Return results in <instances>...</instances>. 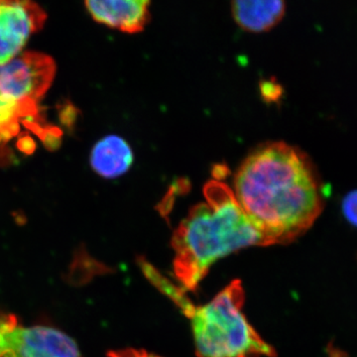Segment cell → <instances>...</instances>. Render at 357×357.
Instances as JSON below:
<instances>
[{"instance_id":"1","label":"cell","mask_w":357,"mask_h":357,"mask_svg":"<svg viewBox=\"0 0 357 357\" xmlns=\"http://www.w3.org/2000/svg\"><path fill=\"white\" fill-rule=\"evenodd\" d=\"M234 196L268 245L295 241L311 229L325 206L316 167L299 148L260 145L234 177Z\"/></svg>"},{"instance_id":"2","label":"cell","mask_w":357,"mask_h":357,"mask_svg":"<svg viewBox=\"0 0 357 357\" xmlns=\"http://www.w3.org/2000/svg\"><path fill=\"white\" fill-rule=\"evenodd\" d=\"M206 201L195 206L173 236L174 271L183 291H194L220 258L255 245H268L232 189L220 181L204 185Z\"/></svg>"},{"instance_id":"3","label":"cell","mask_w":357,"mask_h":357,"mask_svg":"<svg viewBox=\"0 0 357 357\" xmlns=\"http://www.w3.org/2000/svg\"><path fill=\"white\" fill-rule=\"evenodd\" d=\"M244 291L234 281L211 302L195 307L188 301L183 312L191 319L199 357H273L274 349L258 335L243 314Z\"/></svg>"},{"instance_id":"4","label":"cell","mask_w":357,"mask_h":357,"mask_svg":"<svg viewBox=\"0 0 357 357\" xmlns=\"http://www.w3.org/2000/svg\"><path fill=\"white\" fill-rule=\"evenodd\" d=\"M0 357H83L75 340L50 326L26 328L0 311Z\"/></svg>"},{"instance_id":"5","label":"cell","mask_w":357,"mask_h":357,"mask_svg":"<svg viewBox=\"0 0 357 357\" xmlns=\"http://www.w3.org/2000/svg\"><path fill=\"white\" fill-rule=\"evenodd\" d=\"M56 74L54 59L38 52H24L6 65L0 66V102L31 98L38 102Z\"/></svg>"},{"instance_id":"6","label":"cell","mask_w":357,"mask_h":357,"mask_svg":"<svg viewBox=\"0 0 357 357\" xmlns=\"http://www.w3.org/2000/svg\"><path fill=\"white\" fill-rule=\"evenodd\" d=\"M46 20V13L35 2L0 0V66L13 61Z\"/></svg>"},{"instance_id":"7","label":"cell","mask_w":357,"mask_h":357,"mask_svg":"<svg viewBox=\"0 0 357 357\" xmlns=\"http://www.w3.org/2000/svg\"><path fill=\"white\" fill-rule=\"evenodd\" d=\"M84 4L96 22L122 32H141L150 20L146 0H96Z\"/></svg>"},{"instance_id":"8","label":"cell","mask_w":357,"mask_h":357,"mask_svg":"<svg viewBox=\"0 0 357 357\" xmlns=\"http://www.w3.org/2000/svg\"><path fill=\"white\" fill-rule=\"evenodd\" d=\"M286 4L281 0H237L231 3L232 15L239 27L248 32H266L280 22Z\"/></svg>"},{"instance_id":"9","label":"cell","mask_w":357,"mask_h":357,"mask_svg":"<svg viewBox=\"0 0 357 357\" xmlns=\"http://www.w3.org/2000/svg\"><path fill=\"white\" fill-rule=\"evenodd\" d=\"M132 149L123 138L109 135L98 141L91 154V168L103 178H114L128 172L132 166Z\"/></svg>"},{"instance_id":"10","label":"cell","mask_w":357,"mask_h":357,"mask_svg":"<svg viewBox=\"0 0 357 357\" xmlns=\"http://www.w3.org/2000/svg\"><path fill=\"white\" fill-rule=\"evenodd\" d=\"M57 109L61 124L65 126L68 130L72 131L75 128L77 117H79V110L68 100H65L64 102L59 103Z\"/></svg>"},{"instance_id":"11","label":"cell","mask_w":357,"mask_h":357,"mask_svg":"<svg viewBox=\"0 0 357 357\" xmlns=\"http://www.w3.org/2000/svg\"><path fill=\"white\" fill-rule=\"evenodd\" d=\"M342 208L347 222L357 227V190L349 192L344 197Z\"/></svg>"},{"instance_id":"12","label":"cell","mask_w":357,"mask_h":357,"mask_svg":"<svg viewBox=\"0 0 357 357\" xmlns=\"http://www.w3.org/2000/svg\"><path fill=\"white\" fill-rule=\"evenodd\" d=\"M18 102H0V126L20 119L17 116Z\"/></svg>"},{"instance_id":"13","label":"cell","mask_w":357,"mask_h":357,"mask_svg":"<svg viewBox=\"0 0 357 357\" xmlns=\"http://www.w3.org/2000/svg\"><path fill=\"white\" fill-rule=\"evenodd\" d=\"M20 128L17 119L0 126V145H4L11 138L20 133Z\"/></svg>"},{"instance_id":"14","label":"cell","mask_w":357,"mask_h":357,"mask_svg":"<svg viewBox=\"0 0 357 357\" xmlns=\"http://www.w3.org/2000/svg\"><path fill=\"white\" fill-rule=\"evenodd\" d=\"M16 147L20 151L26 155H33L36 151V143L28 133H23L22 136L17 140Z\"/></svg>"},{"instance_id":"15","label":"cell","mask_w":357,"mask_h":357,"mask_svg":"<svg viewBox=\"0 0 357 357\" xmlns=\"http://www.w3.org/2000/svg\"><path fill=\"white\" fill-rule=\"evenodd\" d=\"M109 357H161L155 356L153 354L145 351H140V349H121V351H114L109 352Z\"/></svg>"},{"instance_id":"16","label":"cell","mask_w":357,"mask_h":357,"mask_svg":"<svg viewBox=\"0 0 357 357\" xmlns=\"http://www.w3.org/2000/svg\"><path fill=\"white\" fill-rule=\"evenodd\" d=\"M15 154L13 153L10 148L6 146V145H0V167L6 168L14 165L17 162L16 160Z\"/></svg>"},{"instance_id":"17","label":"cell","mask_w":357,"mask_h":357,"mask_svg":"<svg viewBox=\"0 0 357 357\" xmlns=\"http://www.w3.org/2000/svg\"><path fill=\"white\" fill-rule=\"evenodd\" d=\"M42 142H43L44 147L51 152L57 151L61 145H62V139L61 138L55 137V136L47 132Z\"/></svg>"},{"instance_id":"18","label":"cell","mask_w":357,"mask_h":357,"mask_svg":"<svg viewBox=\"0 0 357 357\" xmlns=\"http://www.w3.org/2000/svg\"><path fill=\"white\" fill-rule=\"evenodd\" d=\"M22 124L26 128L29 129V130H31L33 133L36 134L40 139H44L45 136H46V130H45L44 128H42V126H40L38 122L28 121L22 119Z\"/></svg>"},{"instance_id":"19","label":"cell","mask_w":357,"mask_h":357,"mask_svg":"<svg viewBox=\"0 0 357 357\" xmlns=\"http://www.w3.org/2000/svg\"><path fill=\"white\" fill-rule=\"evenodd\" d=\"M47 133L51 134V135L55 136V137L61 138L63 136V130L57 126H47L44 128Z\"/></svg>"},{"instance_id":"20","label":"cell","mask_w":357,"mask_h":357,"mask_svg":"<svg viewBox=\"0 0 357 357\" xmlns=\"http://www.w3.org/2000/svg\"><path fill=\"white\" fill-rule=\"evenodd\" d=\"M331 357H349L347 354H345L344 351H340V349H333L332 354H331Z\"/></svg>"}]
</instances>
